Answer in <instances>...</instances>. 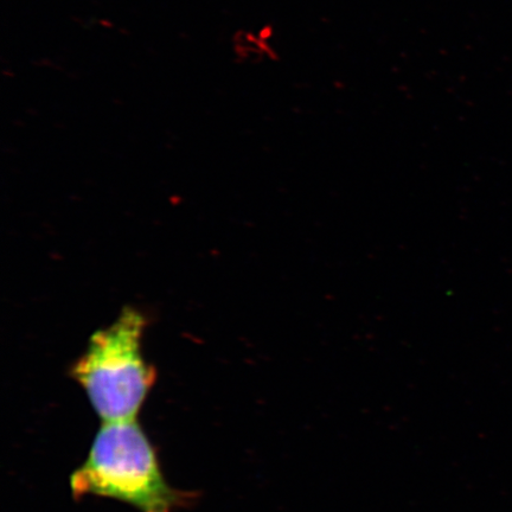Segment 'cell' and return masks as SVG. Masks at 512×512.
<instances>
[{
    "label": "cell",
    "instance_id": "6da1fadb",
    "mask_svg": "<svg viewBox=\"0 0 512 512\" xmlns=\"http://www.w3.org/2000/svg\"><path fill=\"white\" fill-rule=\"evenodd\" d=\"M75 497L117 499L139 512H172L184 495L166 482L155 448L136 420L106 422L86 462L70 477Z\"/></svg>",
    "mask_w": 512,
    "mask_h": 512
},
{
    "label": "cell",
    "instance_id": "7a4b0ae2",
    "mask_svg": "<svg viewBox=\"0 0 512 512\" xmlns=\"http://www.w3.org/2000/svg\"><path fill=\"white\" fill-rule=\"evenodd\" d=\"M146 325L143 312L125 307L93 334L70 371L104 424L136 420L156 382V370L143 355Z\"/></svg>",
    "mask_w": 512,
    "mask_h": 512
}]
</instances>
